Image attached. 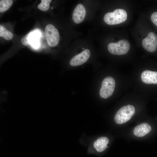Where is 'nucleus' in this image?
Listing matches in <instances>:
<instances>
[{
  "mask_svg": "<svg viewBox=\"0 0 157 157\" xmlns=\"http://www.w3.org/2000/svg\"><path fill=\"white\" fill-rule=\"evenodd\" d=\"M127 16V13L125 10L117 9L113 12L106 13L104 16V19L107 24L113 25L123 22L126 20Z\"/></svg>",
  "mask_w": 157,
  "mask_h": 157,
  "instance_id": "1",
  "label": "nucleus"
},
{
  "mask_svg": "<svg viewBox=\"0 0 157 157\" xmlns=\"http://www.w3.org/2000/svg\"><path fill=\"white\" fill-rule=\"evenodd\" d=\"M135 112L133 106L128 105L122 107L116 113L114 117L115 123L121 124L125 123L133 117Z\"/></svg>",
  "mask_w": 157,
  "mask_h": 157,
  "instance_id": "2",
  "label": "nucleus"
},
{
  "mask_svg": "<svg viewBox=\"0 0 157 157\" xmlns=\"http://www.w3.org/2000/svg\"><path fill=\"white\" fill-rule=\"evenodd\" d=\"M130 48L129 42L126 40H122L115 43H109L108 49L109 52L113 54L124 55L126 53Z\"/></svg>",
  "mask_w": 157,
  "mask_h": 157,
  "instance_id": "3",
  "label": "nucleus"
},
{
  "mask_svg": "<svg viewBox=\"0 0 157 157\" xmlns=\"http://www.w3.org/2000/svg\"><path fill=\"white\" fill-rule=\"evenodd\" d=\"M115 86V81L113 78L107 76L102 81L99 94L101 97L107 99L113 94Z\"/></svg>",
  "mask_w": 157,
  "mask_h": 157,
  "instance_id": "4",
  "label": "nucleus"
},
{
  "mask_svg": "<svg viewBox=\"0 0 157 157\" xmlns=\"http://www.w3.org/2000/svg\"><path fill=\"white\" fill-rule=\"evenodd\" d=\"M45 32L48 45L51 47L57 46L60 40L59 34L58 30L53 25L49 24L45 26Z\"/></svg>",
  "mask_w": 157,
  "mask_h": 157,
  "instance_id": "5",
  "label": "nucleus"
},
{
  "mask_svg": "<svg viewBox=\"0 0 157 157\" xmlns=\"http://www.w3.org/2000/svg\"><path fill=\"white\" fill-rule=\"evenodd\" d=\"M143 48L150 52L155 51L157 47V35L154 32L149 33L142 42Z\"/></svg>",
  "mask_w": 157,
  "mask_h": 157,
  "instance_id": "6",
  "label": "nucleus"
},
{
  "mask_svg": "<svg viewBox=\"0 0 157 157\" xmlns=\"http://www.w3.org/2000/svg\"><path fill=\"white\" fill-rule=\"evenodd\" d=\"M90 56V51L85 49L78 54L75 56L70 60V64L72 66H79L86 62Z\"/></svg>",
  "mask_w": 157,
  "mask_h": 157,
  "instance_id": "7",
  "label": "nucleus"
},
{
  "mask_svg": "<svg viewBox=\"0 0 157 157\" xmlns=\"http://www.w3.org/2000/svg\"><path fill=\"white\" fill-rule=\"evenodd\" d=\"M86 15L84 6L81 4H78L74 9L72 14V19L76 23H81L84 20Z\"/></svg>",
  "mask_w": 157,
  "mask_h": 157,
  "instance_id": "8",
  "label": "nucleus"
},
{
  "mask_svg": "<svg viewBox=\"0 0 157 157\" xmlns=\"http://www.w3.org/2000/svg\"><path fill=\"white\" fill-rule=\"evenodd\" d=\"M141 78L145 83L157 84V72L144 70L141 74Z\"/></svg>",
  "mask_w": 157,
  "mask_h": 157,
  "instance_id": "9",
  "label": "nucleus"
},
{
  "mask_svg": "<svg viewBox=\"0 0 157 157\" xmlns=\"http://www.w3.org/2000/svg\"><path fill=\"white\" fill-rule=\"evenodd\" d=\"M151 130V126L148 124L143 123L135 127L133 130V133L135 136L141 137L149 133Z\"/></svg>",
  "mask_w": 157,
  "mask_h": 157,
  "instance_id": "10",
  "label": "nucleus"
},
{
  "mask_svg": "<svg viewBox=\"0 0 157 157\" xmlns=\"http://www.w3.org/2000/svg\"><path fill=\"white\" fill-rule=\"evenodd\" d=\"M109 140L106 137H101L97 139L94 142L93 146L96 151L99 152H102L104 151L107 147Z\"/></svg>",
  "mask_w": 157,
  "mask_h": 157,
  "instance_id": "11",
  "label": "nucleus"
},
{
  "mask_svg": "<svg viewBox=\"0 0 157 157\" xmlns=\"http://www.w3.org/2000/svg\"><path fill=\"white\" fill-rule=\"evenodd\" d=\"M12 32L8 30L3 26L0 25V36L3 38L5 40H10L13 37Z\"/></svg>",
  "mask_w": 157,
  "mask_h": 157,
  "instance_id": "12",
  "label": "nucleus"
},
{
  "mask_svg": "<svg viewBox=\"0 0 157 157\" xmlns=\"http://www.w3.org/2000/svg\"><path fill=\"white\" fill-rule=\"evenodd\" d=\"M12 0H1L0 1V12H3L7 10L12 5Z\"/></svg>",
  "mask_w": 157,
  "mask_h": 157,
  "instance_id": "13",
  "label": "nucleus"
},
{
  "mask_svg": "<svg viewBox=\"0 0 157 157\" xmlns=\"http://www.w3.org/2000/svg\"><path fill=\"white\" fill-rule=\"evenodd\" d=\"M41 3L39 4L38 8L43 11L47 10L49 8V4L51 0H42Z\"/></svg>",
  "mask_w": 157,
  "mask_h": 157,
  "instance_id": "14",
  "label": "nucleus"
},
{
  "mask_svg": "<svg viewBox=\"0 0 157 157\" xmlns=\"http://www.w3.org/2000/svg\"><path fill=\"white\" fill-rule=\"evenodd\" d=\"M151 18L153 23L157 26V12L153 13L151 16Z\"/></svg>",
  "mask_w": 157,
  "mask_h": 157,
  "instance_id": "15",
  "label": "nucleus"
}]
</instances>
